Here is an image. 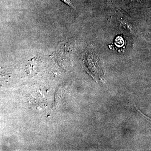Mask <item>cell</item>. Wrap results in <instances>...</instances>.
Returning a JSON list of instances; mask_svg holds the SVG:
<instances>
[{"instance_id":"cell-1","label":"cell","mask_w":151,"mask_h":151,"mask_svg":"<svg viewBox=\"0 0 151 151\" xmlns=\"http://www.w3.org/2000/svg\"><path fill=\"white\" fill-rule=\"evenodd\" d=\"M82 58V64L86 72L97 82L104 81L105 71L103 63L95 52L93 46L89 45L86 47Z\"/></svg>"},{"instance_id":"cell-2","label":"cell","mask_w":151,"mask_h":151,"mask_svg":"<svg viewBox=\"0 0 151 151\" xmlns=\"http://www.w3.org/2000/svg\"><path fill=\"white\" fill-rule=\"evenodd\" d=\"M61 1H62L63 3H65L66 4L70 6L71 7H74L70 0H61Z\"/></svg>"}]
</instances>
